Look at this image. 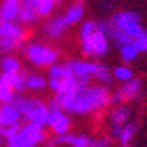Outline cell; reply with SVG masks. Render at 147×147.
<instances>
[{"label": "cell", "instance_id": "obj_11", "mask_svg": "<svg viewBox=\"0 0 147 147\" xmlns=\"http://www.w3.org/2000/svg\"><path fill=\"white\" fill-rule=\"evenodd\" d=\"M21 114L12 104H4L0 108V126L9 127L16 123H20Z\"/></svg>", "mask_w": 147, "mask_h": 147}, {"label": "cell", "instance_id": "obj_10", "mask_svg": "<svg viewBox=\"0 0 147 147\" xmlns=\"http://www.w3.org/2000/svg\"><path fill=\"white\" fill-rule=\"evenodd\" d=\"M141 91H142L141 79H134V78H133L131 80L126 82L119 89H117V92H118V95L121 96L123 102L137 98L138 96L141 95Z\"/></svg>", "mask_w": 147, "mask_h": 147}, {"label": "cell", "instance_id": "obj_31", "mask_svg": "<svg viewBox=\"0 0 147 147\" xmlns=\"http://www.w3.org/2000/svg\"><path fill=\"white\" fill-rule=\"evenodd\" d=\"M1 137H5V127L0 126V138Z\"/></svg>", "mask_w": 147, "mask_h": 147}, {"label": "cell", "instance_id": "obj_35", "mask_svg": "<svg viewBox=\"0 0 147 147\" xmlns=\"http://www.w3.org/2000/svg\"><path fill=\"white\" fill-rule=\"evenodd\" d=\"M55 1H63V0H55Z\"/></svg>", "mask_w": 147, "mask_h": 147}, {"label": "cell", "instance_id": "obj_21", "mask_svg": "<svg viewBox=\"0 0 147 147\" xmlns=\"http://www.w3.org/2000/svg\"><path fill=\"white\" fill-rule=\"evenodd\" d=\"M1 68H3L4 75H17L20 71V63L16 58L5 57L1 59Z\"/></svg>", "mask_w": 147, "mask_h": 147}, {"label": "cell", "instance_id": "obj_24", "mask_svg": "<svg viewBox=\"0 0 147 147\" xmlns=\"http://www.w3.org/2000/svg\"><path fill=\"white\" fill-rule=\"evenodd\" d=\"M113 76L116 79L121 80V82H129V80L133 79V70L127 66H118L113 70Z\"/></svg>", "mask_w": 147, "mask_h": 147}, {"label": "cell", "instance_id": "obj_15", "mask_svg": "<svg viewBox=\"0 0 147 147\" xmlns=\"http://www.w3.org/2000/svg\"><path fill=\"white\" fill-rule=\"evenodd\" d=\"M130 116H131V109L127 105H116L110 112V122L112 125L123 126L126 122H129Z\"/></svg>", "mask_w": 147, "mask_h": 147}, {"label": "cell", "instance_id": "obj_22", "mask_svg": "<svg viewBox=\"0 0 147 147\" xmlns=\"http://www.w3.org/2000/svg\"><path fill=\"white\" fill-rule=\"evenodd\" d=\"M119 54H121V58L123 62L126 63H130V62L135 61L138 57V50L135 49V46L133 43H129V45L121 46V50H119Z\"/></svg>", "mask_w": 147, "mask_h": 147}, {"label": "cell", "instance_id": "obj_33", "mask_svg": "<svg viewBox=\"0 0 147 147\" xmlns=\"http://www.w3.org/2000/svg\"><path fill=\"white\" fill-rule=\"evenodd\" d=\"M122 147H133V146H130V144H126V146H122Z\"/></svg>", "mask_w": 147, "mask_h": 147}, {"label": "cell", "instance_id": "obj_23", "mask_svg": "<svg viewBox=\"0 0 147 147\" xmlns=\"http://www.w3.org/2000/svg\"><path fill=\"white\" fill-rule=\"evenodd\" d=\"M32 3L36 5L40 16H47V15H50L51 11L54 9L55 0H34Z\"/></svg>", "mask_w": 147, "mask_h": 147}, {"label": "cell", "instance_id": "obj_1", "mask_svg": "<svg viewBox=\"0 0 147 147\" xmlns=\"http://www.w3.org/2000/svg\"><path fill=\"white\" fill-rule=\"evenodd\" d=\"M110 104V93L105 86H83L67 93H57L50 109H62L66 113L86 116L104 109Z\"/></svg>", "mask_w": 147, "mask_h": 147}, {"label": "cell", "instance_id": "obj_27", "mask_svg": "<svg viewBox=\"0 0 147 147\" xmlns=\"http://www.w3.org/2000/svg\"><path fill=\"white\" fill-rule=\"evenodd\" d=\"M96 30H97V22L92 21V20L86 21L82 26V30H80V38H82V41L88 38L89 36H92Z\"/></svg>", "mask_w": 147, "mask_h": 147}, {"label": "cell", "instance_id": "obj_30", "mask_svg": "<svg viewBox=\"0 0 147 147\" xmlns=\"http://www.w3.org/2000/svg\"><path fill=\"white\" fill-rule=\"evenodd\" d=\"M133 45L135 46L138 53H147V29L144 30L143 36L133 41Z\"/></svg>", "mask_w": 147, "mask_h": 147}, {"label": "cell", "instance_id": "obj_25", "mask_svg": "<svg viewBox=\"0 0 147 147\" xmlns=\"http://www.w3.org/2000/svg\"><path fill=\"white\" fill-rule=\"evenodd\" d=\"M110 38H112V40L114 41V43L118 46H125V45H129V43H133L131 38H130L123 30L117 29V28L114 29V32H113V34H112Z\"/></svg>", "mask_w": 147, "mask_h": 147}, {"label": "cell", "instance_id": "obj_17", "mask_svg": "<svg viewBox=\"0 0 147 147\" xmlns=\"http://www.w3.org/2000/svg\"><path fill=\"white\" fill-rule=\"evenodd\" d=\"M138 131V122L137 121H129L123 125L122 131H121V135L118 138V142L121 143V146H126V144H130V141H131L134 135L137 134Z\"/></svg>", "mask_w": 147, "mask_h": 147}, {"label": "cell", "instance_id": "obj_18", "mask_svg": "<svg viewBox=\"0 0 147 147\" xmlns=\"http://www.w3.org/2000/svg\"><path fill=\"white\" fill-rule=\"evenodd\" d=\"M83 15H84V7L82 3H75L67 9V13L64 16V21L67 24V26L78 22L79 20H82Z\"/></svg>", "mask_w": 147, "mask_h": 147}, {"label": "cell", "instance_id": "obj_34", "mask_svg": "<svg viewBox=\"0 0 147 147\" xmlns=\"http://www.w3.org/2000/svg\"><path fill=\"white\" fill-rule=\"evenodd\" d=\"M82 1H83V0H78V3H82Z\"/></svg>", "mask_w": 147, "mask_h": 147}, {"label": "cell", "instance_id": "obj_2", "mask_svg": "<svg viewBox=\"0 0 147 147\" xmlns=\"http://www.w3.org/2000/svg\"><path fill=\"white\" fill-rule=\"evenodd\" d=\"M46 133L43 127L34 123H26L21 126L17 134L7 138L8 147H36L45 141Z\"/></svg>", "mask_w": 147, "mask_h": 147}, {"label": "cell", "instance_id": "obj_13", "mask_svg": "<svg viewBox=\"0 0 147 147\" xmlns=\"http://www.w3.org/2000/svg\"><path fill=\"white\" fill-rule=\"evenodd\" d=\"M67 29V24L64 21V16H57L51 18L43 25V32H45L50 38H59L63 36V33Z\"/></svg>", "mask_w": 147, "mask_h": 147}, {"label": "cell", "instance_id": "obj_19", "mask_svg": "<svg viewBox=\"0 0 147 147\" xmlns=\"http://www.w3.org/2000/svg\"><path fill=\"white\" fill-rule=\"evenodd\" d=\"M24 78L25 87L30 89H42L46 87V80L43 76L37 74H21Z\"/></svg>", "mask_w": 147, "mask_h": 147}, {"label": "cell", "instance_id": "obj_3", "mask_svg": "<svg viewBox=\"0 0 147 147\" xmlns=\"http://www.w3.org/2000/svg\"><path fill=\"white\" fill-rule=\"evenodd\" d=\"M82 50H83V54L87 55V57L101 58L109 50L108 38L102 33L96 30L92 36H89L88 38L82 41Z\"/></svg>", "mask_w": 147, "mask_h": 147}, {"label": "cell", "instance_id": "obj_5", "mask_svg": "<svg viewBox=\"0 0 147 147\" xmlns=\"http://www.w3.org/2000/svg\"><path fill=\"white\" fill-rule=\"evenodd\" d=\"M47 125L55 135H64L68 134V130L71 127V119L68 114L62 109H50Z\"/></svg>", "mask_w": 147, "mask_h": 147}, {"label": "cell", "instance_id": "obj_26", "mask_svg": "<svg viewBox=\"0 0 147 147\" xmlns=\"http://www.w3.org/2000/svg\"><path fill=\"white\" fill-rule=\"evenodd\" d=\"M114 29H116V28H114L113 22L110 21V20H100V21H97V32L102 33L107 38L112 37Z\"/></svg>", "mask_w": 147, "mask_h": 147}, {"label": "cell", "instance_id": "obj_4", "mask_svg": "<svg viewBox=\"0 0 147 147\" xmlns=\"http://www.w3.org/2000/svg\"><path fill=\"white\" fill-rule=\"evenodd\" d=\"M26 54L32 62L37 66H47L54 64V62L58 58V53L43 45H30L26 50Z\"/></svg>", "mask_w": 147, "mask_h": 147}, {"label": "cell", "instance_id": "obj_20", "mask_svg": "<svg viewBox=\"0 0 147 147\" xmlns=\"http://www.w3.org/2000/svg\"><path fill=\"white\" fill-rule=\"evenodd\" d=\"M93 78H96L98 82H101L105 87L113 84V74L110 72L108 66H105L102 63H97V68H96V72L93 75Z\"/></svg>", "mask_w": 147, "mask_h": 147}, {"label": "cell", "instance_id": "obj_36", "mask_svg": "<svg viewBox=\"0 0 147 147\" xmlns=\"http://www.w3.org/2000/svg\"><path fill=\"white\" fill-rule=\"evenodd\" d=\"M0 144H1V138H0Z\"/></svg>", "mask_w": 147, "mask_h": 147}, {"label": "cell", "instance_id": "obj_37", "mask_svg": "<svg viewBox=\"0 0 147 147\" xmlns=\"http://www.w3.org/2000/svg\"><path fill=\"white\" fill-rule=\"evenodd\" d=\"M30 1H34V0H30Z\"/></svg>", "mask_w": 147, "mask_h": 147}, {"label": "cell", "instance_id": "obj_9", "mask_svg": "<svg viewBox=\"0 0 147 147\" xmlns=\"http://www.w3.org/2000/svg\"><path fill=\"white\" fill-rule=\"evenodd\" d=\"M139 20H141V16L138 15L137 12H133V11H121V12H117L110 21L113 22L114 28L123 30L129 25L141 24Z\"/></svg>", "mask_w": 147, "mask_h": 147}, {"label": "cell", "instance_id": "obj_12", "mask_svg": "<svg viewBox=\"0 0 147 147\" xmlns=\"http://www.w3.org/2000/svg\"><path fill=\"white\" fill-rule=\"evenodd\" d=\"M40 18V13L37 11L36 5L30 0H22L20 3L17 13V20L20 22H36Z\"/></svg>", "mask_w": 147, "mask_h": 147}, {"label": "cell", "instance_id": "obj_28", "mask_svg": "<svg viewBox=\"0 0 147 147\" xmlns=\"http://www.w3.org/2000/svg\"><path fill=\"white\" fill-rule=\"evenodd\" d=\"M13 97H15V95H13L12 89L8 86H5L4 83L0 82V101L4 102V104H11Z\"/></svg>", "mask_w": 147, "mask_h": 147}, {"label": "cell", "instance_id": "obj_16", "mask_svg": "<svg viewBox=\"0 0 147 147\" xmlns=\"http://www.w3.org/2000/svg\"><path fill=\"white\" fill-rule=\"evenodd\" d=\"M20 0H5L0 11V18L4 22H12V20L17 18Z\"/></svg>", "mask_w": 147, "mask_h": 147}, {"label": "cell", "instance_id": "obj_6", "mask_svg": "<svg viewBox=\"0 0 147 147\" xmlns=\"http://www.w3.org/2000/svg\"><path fill=\"white\" fill-rule=\"evenodd\" d=\"M63 66L67 67L75 78H78V79H86V80L91 79V78L95 75L96 68H97V63L79 61V59L68 61V62H66Z\"/></svg>", "mask_w": 147, "mask_h": 147}, {"label": "cell", "instance_id": "obj_7", "mask_svg": "<svg viewBox=\"0 0 147 147\" xmlns=\"http://www.w3.org/2000/svg\"><path fill=\"white\" fill-rule=\"evenodd\" d=\"M49 114H50V108L46 107L42 101L37 100L34 107L32 108V110L25 116V118L28 119V123H34V125L43 127V126L47 125Z\"/></svg>", "mask_w": 147, "mask_h": 147}, {"label": "cell", "instance_id": "obj_14", "mask_svg": "<svg viewBox=\"0 0 147 147\" xmlns=\"http://www.w3.org/2000/svg\"><path fill=\"white\" fill-rule=\"evenodd\" d=\"M0 37L11 38L20 45L24 40V30L13 22H4L0 20Z\"/></svg>", "mask_w": 147, "mask_h": 147}, {"label": "cell", "instance_id": "obj_32", "mask_svg": "<svg viewBox=\"0 0 147 147\" xmlns=\"http://www.w3.org/2000/svg\"><path fill=\"white\" fill-rule=\"evenodd\" d=\"M47 147H57V146H55V144H53V143H49V144H47Z\"/></svg>", "mask_w": 147, "mask_h": 147}, {"label": "cell", "instance_id": "obj_29", "mask_svg": "<svg viewBox=\"0 0 147 147\" xmlns=\"http://www.w3.org/2000/svg\"><path fill=\"white\" fill-rule=\"evenodd\" d=\"M113 146V139L108 135L100 138H91L89 147H112Z\"/></svg>", "mask_w": 147, "mask_h": 147}, {"label": "cell", "instance_id": "obj_8", "mask_svg": "<svg viewBox=\"0 0 147 147\" xmlns=\"http://www.w3.org/2000/svg\"><path fill=\"white\" fill-rule=\"evenodd\" d=\"M91 138L86 134H64L55 135L51 143L55 146H64L67 144L70 147H89Z\"/></svg>", "mask_w": 147, "mask_h": 147}]
</instances>
